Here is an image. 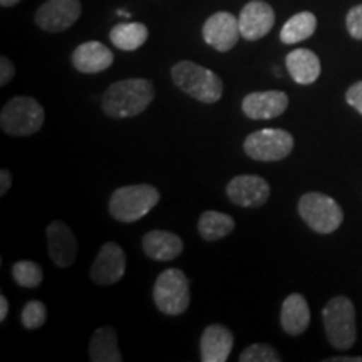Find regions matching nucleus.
Returning a JSON list of instances; mask_svg holds the SVG:
<instances>
[{"mask_svg":"<svg viewBox=\"0 0 362 362\" xmlns=\"http://www.w3.org/2000/svg\"><path fill=\"white\" fill-rule=\"evenodd\" d=\"M155 99V86L148 79L134 78L112 83L101 98L104 115L115 119L134 117L146 111Z\"/></svg>","mask_w":362,"mask_h":362,"instance_id":"f257e3e1","label":"nucleus"},{"mask_svg":"<svg viewBox=\"0 0 362 362\" xmlns=\"http://www.w3.org/2000/svg\"><path fill=\"white\" fill-rule=\"evenodd\" d=\"M171 81L189 98L215 104L223 96V81L214 71L193 61H180L171 67Z\"/></svg>","mask_w":362,"mask_h":362,"instance_id":"f03ea898","label":"nucleus"},{"mask_svg":"<svg viewBox=\"0 0 362 362\" xmlns=\"http://www.w3.org/2000/svg\"><path fill=\"white\" fill-rule=\"evenodd\" d=\"M160 202V192L153 185H131L117 188L110 198V214L121 223L141 220Z\"/></svg>","mask_w":362,"mask_h":362,"instance_id":"7ed1b4c3","label":"nucleus"},{"mask_svg":"<svg viewBox=\"0 0 362 362\" xmlns=\"http://www.w3.org/2000/svg\"><path fill=\"white\" fill-rule=\"evenodd\" d=\"M325 336L330 346L337 351H347L354 346L357 339L356 309L351 298L334 297L322 310Z\"/></svg>","mask_w":362,"mask_h":362,"instance_id":"20e7f679","label":"nucleus"},{"mask_svg":"<svg viewBox=\"0 0 362 362\" xmlns=\"http://www.w3.org/2000/svg\"><path fill=\"white\" fill-rule=\"evenodd\" d=\"M44 121V107L34 98H12L0 111V128L8 136L35 134L42 128Z\"/></svg>","mask_w":362,"mask_h":362,"instance_id":"39448f33","label":"nucleus"},{"mask_svg":"<svg viewBox=\"0 0 362 362\" xmlns=\"http://www.w3.org/2000/svg\"><path fill=\"white\" fill-rule=\"evenodd\" d=\"M298 215L315 233L329 235L336 232L344 221V211L329 194L310 192L298 200Z\"/></svg>","mask_w":362,"mask_h":362,"instance_id":"423d86ee","label":"nucleus"},{"mask_svg":"<svg viewBox=\"0 0 362 362\" xmlns=\"http://www.w3.org/2000/svg\"><path fill=\"white\" fill-rule=\"evenodd\" d=\"M153 300L165 315H181L189 307V280L180 269H166L158 275Z\"/></svg>","mask_w":362,"mask_h":362,"instance_id":"0eeeda50","label":"nucleus"},{"mask_svg":"<svg viewBox=\"0 0 362 362\" xmlns=\"http://www.w3.org/2000/svg\"><path fill=\"white\" fill-rule=\"evenodd\" d=\"M293 149V136L285 129L269 128L248 134L243 141V151L255 161H280L285 160Z\"/></svg>","mask_w":362,"mask_h":362,"instance_id":"6e6552de","label":"nucleus"},{"mask_svg":"<svg viewBox=\"0 0 362 362\" xmlns=\"http://www.w3.org/2000/svg\"><path fill=\"white\" fill-rule=\"evenodd\" d=\"M81 0H45L35 12V24L49 34L64 33L81 17Z\"/></svg>","mask_w":362,"mask_h":362,"instance_id":"1a4fd4ad","label":"nucleus"},{"mask_svg":"<svg viewBox=\"0 0 362 362\" xmlns=\"http://www.w3.org/2000/svg\"><path fill=\"white\" fill-rule=\"evenodd\" d=\"M202 35L203 40L218 52L232 51L242 37L238 19L233 13L225 11L215 12L214 16L208 17L203 24Z\"/></svg>","mask_w":362,"mask_h":362,"instance_id":"9d476101","label":"nucleus"},{"mask_svg":"<svg viewBox=\"0 0 362 362\" xmlns=\"http://www.w3.org/2000/svg\"><path fill=\"white\" fill-rule=\"evenodd\" d=\"M226 197L242 208H260L270 198V185L257 175L235 176L226 185Z\"/></svg>","mask_w":362,"mask_h":362,"instance_id":"9b49d317","label":"nucleus"},{"mask_svg":"<svg viewBox=\"0 0 362 362\" xmlns=\"http://www.w3.org/2000/svg\"><path fill=\"white\" fill-rule=\"evenodd\" d=\"M240 34L245 40L255 42L264 39L275 25V11L264 0H250L238 16Z\"/></svg>","mask_w":362,"mask_h":362,"instance_id":"f8f14e48","label":"nucleus"},{"mask_svg":"<svg viewBox=\"0 0 362 362\" xmlns=\"http://www.w3.org/2000/svg\"><path fill=\"white\" fill-rule=\"evenodd\" d=\"M126 274L124 250L115 242H107L98 252L90 267V280L98 285H112L119 282Z\"/></svg>","mask_w":362,"mask_h":362,"instance_id":"ddd939ff","label":"nucleus"},{"mask_svg":"<svg viewBox=\"0 0 362 362\" xmlns=\"http://www.w3.org/2000/svg\"><path fill=\"white\" fill-rule=\"evenodd\" d=\"M288 107V96L284 90H257L243 98L242 111L250 119H274Z\"/></svg>","mask_w":362,"mask_h":362,"instance_id":"4468645a","label":"nucleus"},{"mask_svg":"<svg viewBox=\"0 0 362 362\" xmlns=\"http://www.w3.org/2000/svg\"><path fill=\"white\" fill-rule=\"evenodd\" d=\"M45 237H47L49 257L54 264L61 269H67L74 264L78 257V240L64 221L56 220L49 223L45 228Z\"/></svg>","mask_w":362,"mask_h":362,"instance_id":"2eb2a0df","label":"nucleus"},{"mask_svg":"<svg viewBox=\"0 0 362 362\" xmlns=\"http://www.w3.org/2000/svg\"><path fill=\"white\" fill-rule=\"evenodd\" d=\"M115 62V54L98 40H88L79 44L72 52V66L83 74H98L110 69Z\"/></svg>","mask_w":362,"mask_h":362,"instance_id":"dca6fc26","label":"nucleus"},{"mask_svg":"<svg viewBox=\"0 0 362 362\" xmlns=\"http://www.w3.org/2000/svg\"><path fill=\"white\" fill-rule=\"evenodd\" d=\"M232 330L221 324L208 325L200 339V354L203 362H225L233 349Z\"/></svg>","mask_w":362,"mask_h":362,"instance_id":"f3484780","label":"nucleus"},{"mask_svg":"<svg viewBox=\"0 0 362 362\" xmlns=\"http://www.w3.org/2000/svg\"><path fill=\"white\" fill-rule=\"evenodd\" d=\"M144 255L156 262H170L183 252V240L173 232L151 230L143 237L141 242Z\"/></svg>","mask_w":362,"mask_h":362,"instance_id":"a211bd4d","label":"nucleus"},{"mask_svg":"<svg viewBox=\"0 0 362 362\" xmlns=\"http://www.w3.org/2000/svg\"><path fill=\"white\" fill-rule=\"evenodd\" d=\"M310 324V309L305 297L300 293H291L284 300L280 309V325L288 336H300Z\"/></svg>","mask_w":362,"mask_h":362,"instance_id":"6ab92c4d","label":"nucleus"},{"mask_svg":"<svg viewBox=\"0 0 362 362\" xmlns=\"http://www.w3.org/2000/svg\"><path fill=\"white\" fill-rule=\"evenodd\" d=\"M285 66L291 78L300 86L314 84L322 69L319 57L310 49H293L285 57Z\"/></svg>","mask_w":362,"mask_h":362,"instance_id":"aec40b11","label":"nucleus"},{"mask_svg":"<svg viewBox=\"0 0 362 362\" xmlns=\"http://www.w3.org/2000/svg\"><path fill=\"white\" fill-rule=\"evenodd\" d=\"M89 359L93 362H121L119 346H117V334L116 330L104 325L96 329L89 342Z\"/></svg>","mask_w":362,"mask_h":362,"instance_id":"412c9836","label":"nucleus"},{"mask_svg":"<svg viewBox=\"0 0 362 362\" xmlns=\"http://www.w3.org/2000/svg\"><path fill=\"white\" fill-rule=\"evenodd\" d=\"M148 27L141 22H119L111 29L110 40L119 51H136L148 40Z\"/></svg>","mask_w":362,"mask_h":362,"instance_id":"4be33fe9","label":"nucleus"},{"mask_svg":"<svg viewBox=\"0 0 362 362\" xmlns=\"http://www.w3.org/2000/svg\"><path fill=\"white\" fill-rule=\"evenodd\" d=\"M235 230V220L221 211L208 210L198 220V233L206 242H216L228 237Z\"/></svg>","mask_w":362,"mask_h":362,"instance_id":"5701e85b","label":"nucleus"},{"mask_svg":"<svg viewBox=\"0 0 362 362\" xmlns=\"http://www.w3.org/2000/svg\"><path fill=\"white\" fill-rule=\"evenodd\" d=\"M317 29V17L312 12H298L285 22L280 30V40L284 44L292 45L314 35Z\"/></svg>","mask_w":362,"mask_h":362,"instance_id":"b1692460","label":"nucleus"},{"mask_svg":"<svg viewBox=\"0 0 362 362\" xmlns=\"http://www.w3.org/2000/svg\"><path fill=\"white\" fill-rule=\"evenodd\" d=\"M12 277L21 287L35 288L42 284L44 272L40 269V265L33 260H21L13 264Z\"/></svg>","mask_w":362,"mask_h":362,"instance_id":"393cba45","label":"nucleus"},{"mask_svg":"<svg viewBox=\"0 0 362 362\" xmlns=\"http://www.w3.org/2000/svg\"><path fill=\"white\" fill-rule=\"evenodd\" d=\"M21 320L27 330H35L42 327L45 320H47V307L40 300L27 302L24 309H22Z\"/></svg>","mask_w":362,"mask_h":362,"instance_id":"a878e982","label":"nucleus"},{"mask_svg":"<svg viewBox=\"0 0 362 362\" xmlns=\"http://www.w3.org/2000/svg\"><path fill=\"white\" fill-rule=\"evenodd\" d=\"M240 362H280L282 357L279 356V352L269 344L257 342L248 346L247 349L242 351V354L238 357Z\"/></svg>","mask_w":362,"mask_h":362,"instance_id":"bb28decb","label":"nucleus"},{"mask_svg":"<svg viewBox=\"0 0 362 362\" xmlns=\"http://www.w3.org/2000/svg\"><path fill=\"white\" fill-rule=\"evenodd\" d=\"M346 27L352 39L362 40V4L352 7L351 11L347 12Z\"/></svg>","mask_w":362,"mask_h":362,"instance_id":"cd10ccee","label":"nucleus"},{"mask_svg":"<svg viewBox=\"0 0 362 362\" xmlns=\"http://www.w3.org/2000/svg\"><path fill=\"white\" fill-rule=\"evenodd\" d=\"M346 101L349 106L354 107V110L362 115V81L359 83L352 84L346 93Z\"/></svg>","mask_w":362,"mask_h":362,"instance_id":"c85d7f7f","label":"nucleus"},{"mask_svg":"<svg viewBox=\"0 0 362 362\" xmlns=\"http://www.w3.org/2000/svg\"><path fill=\"white\" fill-rule=\"evenodd\" d=\"M13 74H16V67H13L11 59H0V86H7L11 83Z\"/></svg>","mask_w":362,"mask_h":362,"instance_id":"c756f323","label":"nucleus"},{"mask_svg":"<svg viewBox=\"0 0 362 362\" xmlns=\"http://www.w3.org/2000/svg\"><path fill=\"white\" fill-rule=\"evenodd\" d=\"M12 187V175L8 170L0 171V194H6Z\"/></svg>","mask_w":362,"mask_h":362,"instance_id":"7c9ffc66","label":"nucleus"},{"mask_svg":"<svg viewBox=\"0 0 362 362\" xmlns=\"http://www.w3.org/2000/svg\"><path fill=\"white\" fill-rule=\"evenodd\" d=\"M7 312H8V300L6 296H0V322L7 319Z\"/></svg>","mask_w":362,"mask_h":362,"instance_id":"2f4dec72","label":"nucleus"},{"mask_svg":"<svg viewBox=\"0 0 362 362\" xmlns=\"http://www.w3.org/2000/svg\"><path fill=\"white\" fill-rule=\"evenodd\" d=\"M325 362H362V357H332V359H325Z\"/></svg>","mask_w":362,"mask_h":362,"instance_id":"473e14b6","label":"nucleus"},{"mask_svg":"<svg viewBox=\"0 0 362 362\" xmlns=\"http://www.w3.org/2000/svg\"><path fill=\"white\" fill-rule=\"evenodd\" d=\"M19 2H21V0H0V6H2V7H13V6H17Z\"/></svg>","mask_w":362,"mask_h":362,"instance_id":"72a5a7b5","label":"nucleus"}]
</instances>
